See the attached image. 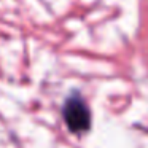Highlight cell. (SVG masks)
I'll return each instance as SVG.
<instances>
[{
	"label": "cell",
	"mask_w": 148,
	"mask_h": 148,
	"mask_svg": "<svg viewBox=\"0 0 148 148\" xmlns=\"http://www.w3.org/2000/svg\"><path fill=\"white\" fill-rule=\"evenodd\" d=\"M62 115L72 132H84L91 127V113L78 94H73L65 100Z\"/></svg>",
	"instance_id": "6da1fadb"
}]
</instances>
